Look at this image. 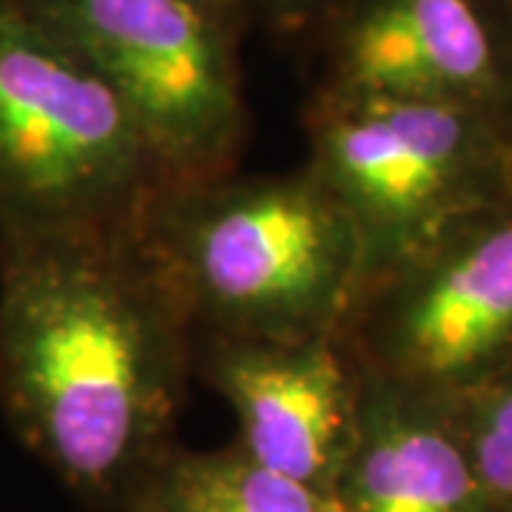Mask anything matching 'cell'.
Masks as SVG:
<instances>
[{
	"label": "cell",
	"instance_id": "1",
	"mask_svg": "<svg viewBox=\"0 0 512 512\" xmlns=\"http://www.w3.org/2000/svg\"><path fill=\"white\" fill-rule=\"evenodd\" d=\"M191 328L134 225L0 239V410L97 510L177 447Z\"/></svg>",
	"mask_w": 512,
	"mask_h": 512
},
{
	"label": "cell",
	"instance_id": "2",
	"mask_svg": "<svg viewBox=\"0 0 512 512\" xmlns=\"http://www.w3.org/2000/svg\"><path fill=\"white\" fill-rule=\"evenodd\" d=\"M134 234L188 328L205 339L345 333L362 291L356 228L308 163L165 185Z\"/></svg>",
	"mask_w": 512,
	"mask_h": 512
},
{
	"label": "cell",
	"instance_id": "3",
	"mask_svg": "<svg viewBox=\"0 0 512 512\" xmlns=\"http://www.w3.org/2000/svg\"><path fill=\"white\" fill-rule=\"evenodd\" d=\"M163 188L120 97L0 0V239L134 225Z\"/></svg>",
	"mask_w": 512,
	"mask_h": 512
},
{
	"label": "cell",
	"instance_id": "4",
	"mask_svg": "<svg viewBox=\"0 0 512 512\" xmlns=\"http://www.w3.org/2000/svg\"><path fill=\"white\" fill-rule=\"evenodd\" d=\"M308 140V165L356 228L362 288L456 222L512 202V120L487 111L328 89Z\"/></svg>",
	"mask_w": 512,
	"mask_h": 512
},
{
	"label": "cell",
	"instance_id": "5",
	"mask_svg": "<svg viewBox=\"0 0 512 512\" xmlns=\"http://www.w3.org/2000/svg\"><path fill=\"white\" fill-rule=\"evenodd\" d=\"M106 80L165 185L231 174L245 103L228 26L194 0H15Z\"/></svg>",
	"mask_w": 512,
	"mask_h": 512
},
{
	"label": "cell",
	"instance_id": "6",
	"mask_svg": "<svg viewBox=\"0 0 512 512\" xmlns=\"http://www.w3.org/2000/svg\"><path fill=\"white\" fill-rule=\"evenodd\" d=\"M345 339L370 379L450 399L512 367V202L367 282Z\"/></svg>",
	"mask_w": 512,
	"mask_h": 512
},
{
	"label": "cell",
	"instance_id": "7",
	"mask_svg": "<svg viewBox=\"0 0 512 512\" xmlns=\"http://www.w3.org/2000/svg\"><path fill=\"white\" fill-rule=\"evenodd\" d=\"M202 373L231 404L248 456L333 498L365 384L345 333L208 339Z\"/></svg>",
	"mask_w": 512,
	"mask_h": 512
},
{
	"label": "cell",
	"instance_id": "8",
	"mask_svg": "<svg viewBox=\"0 0 512 512\" xmlns=\"http://www.w3.org/2000/svg\"><path fill=\"white\" fill-rule=\"evenodd\" d=\"M330 89L512 120V20L498 0H359Z\"/></svg>",
	"mask_w": 512,
	"mask_h": 512
},
{
	"label": "cell",
	"instance_id": "9",
	"mask_svg": "<svg viewBox=\"0 0 512 512\" xmlns=\"http://www.w3.org/2000/svg\"><path fill=\"white\" fill-rule=\"evenodd\" d=\"M336 512H490L456 399L365 376Z\"/></svg>",
	"mask_w": 512,
	"mask_h": 512
},
{
	"label": "cell",
	"instance_id": "10",
	"mask_svg": "<svg viewBox=\"0 0 512 512\" xmlns=\"http://www.w3.org/2000/svg\"><path fill=\"white\" fill-rule=\"evenodd\" d=\"M123 512H336V501L259 464L234 441L220 450L177 444Z\"/></svg>",
	"mask_w": 512,
	"mask_h": 512
},
{
	"label": "cell",
	"instance_id": "11",
	"mask_svg": "<svg viewBox=\"0 0 512 512\" xmlns=\"http://www.w3.org/2000/svg\"><path fill=\"white\" fill-rule=\"evenodd\" d=\"M490 512H512V367L456 396Z\"/></svg>",
	"mask_w": 512,
	"mask_h": 512
},
{
	"label": "cell",
	"instance_id": "12",
	"mask_svg": "<svg viewBox=\"0 0 512 512\" xmlns=\"http://www.w3.org/2000/svg\"><path fill=\"white\" fill-rule=\"evenodd\" d=\"M197 6H202L211 18H217L222 26H228L231 29V18H234V6H237V0H194Z\"/></svg>",
	"mask_w": 512,
	"mask_h": 512
},
{
	"label": "cell",
	"instance_id": "13",
	"mask_svg": "<svg viewBox=\"0 0 512 512\" xmlns=\"http://www.w3.org/2000/svg\"><path fill=\"white\" fill-rule=\"evenodd\" d=\"M265 3L274 9L276 15L293 18V15H299V12H305V6H308L311 0H265Z\"/></svg>",
	"mask_w": 512,
	"mask_h": 512
},
{
	"label": "cell",
	"instance_id": "14",
	"mask_svg": "<svg viewBox=\"0 0 512 512\" xmlns=\"http://www.w3.org/2000/svg\"><path fill=\"white\" fill-rule=\"evenodd\" d=\"M498 3H501V9H504V12H507L512 20V0H498Z\"/></svg>",
	"mask_w": 512,
	"mask_h": 512
}]
</instances>
